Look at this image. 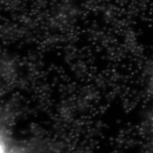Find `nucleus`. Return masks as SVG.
I'll return each instance as SVG.
<instances>
[{"label":"nucleus","mask_w":153,"mask_h":153,"mask_svg":"<svg viewBox=\"0 0 153 153\" xmlns=\"http://www.w3.org/2000/svg\"><path fill=\"white\" fill-rule=\"evenodd\" d=\"M1 153H9V152H7V151H6V150H5V148L3 149V146L1 145Z\"/></svg>","instance_id":"f257e3e1"}]
</instances>
